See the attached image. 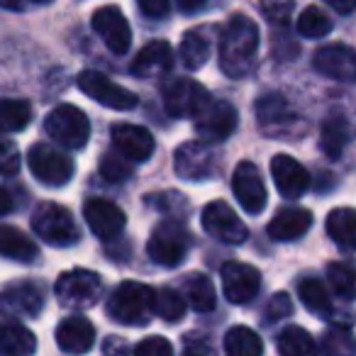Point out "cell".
Masks as SVG:
<instances>
[{"instance_id": "cell-1", "label": "cell", "mask_w": 356, "mask_h": 356, "mask_svg": "<svg viewBox=\"0 0 356 356\" xmlns=\"http://www.w3.org/2000/svg\"><path fill=\"white\" fill-rule=\"evenodd\" d=\"M259 51V27L247 15H232L220 37V69L229 79H242L254 69Z\"/></svg>"}, {"instance_id": "cell-2", "label": "cell", "mask_w": 356, "mask_h": 356, "mask_svg": "<svg viewBox=\"0 0 356 356\" xmlns=\"http://www.w3.org/2000/svg\"><path fill=\"white\" fill-rule=\"evenodd\" d=\"M108 315L120 325H147L154 315V291L137 281L120 283L108 298Z\"/></svg>"}, {"instance_id": "cell-3", "label": "cell", "mask_w": 356, "mask_h": 356, "mask_svg": "<svg viewBox=\"0 0 356 356\" xmlns=\"http://www.w3.org/2000/svg\"><path fill=\"white\" fill-rule=\"evenodd\" d=\"M32 229L49 247H74L81 239V229L74 215L56 203H42L32 215Z\"/></svg>"}, {"instance_id": "cell-4", "label": "cell", "mask_w": 356, "mask_h": 356, "mask_svg": "<svg viewBox=\"0 0 356 356\" xmlns=\"http://www.w3.org/2000/svg\"><path fill=\"white\" fill-rule=\"evenodd\" d=\"M56 298L71 310H88L103 296V278L88 268H71L56 281Z\"/></svg>"}, {"instance_id": "cell-5", "label": "cell", "mask_w": 356, "mask_h": 356, "mask_svg": "<svg viewBox=\"0 0 356 356\" xmlns=\"http://www.w3.org/2000/svg\"><path fill=\"white\" fill-rule=\"evenodd\" d=\"M191 232L186 229L184 222H178V220H163L156 229L152 232L147 244V252L159 266H178V264L184 261L186 254L191 249Z\"/></svg>"}, {"instance_id": "cell-6", "label": "cell", "mask_w": 356, "mask_h": 356, "mask_svg": "<svg viewBox=\"0 0 356 356\" xmlns=\"http://www.w3.org/2000/svg\"><path fill=\"white\" fill-rule=\"evenodd\" d=\"M44 129L56 144L66 149H83L90 139V122L76 105H56L44 120Z\"/></svg>"}, {"instance_id": "cell-7", "label": "cell", "mask_w": 356, "mask_h": 356, "mask_svg": "<svg viewBox=\"0 0 356 356\" xmlns=\"http://www.w3.org/2000/svg\"><path fill=\"white\" fill-rule=\"evenodd\" d=\"M27 166H30L32 176L44 186H51V188H59V186H66L74 178V161L66 156L64 152H59L51 144H35L27 152Z\"/></svg>"}, {"instance_id": "cell-8", "label": "cell", "mask_w": 356, "mask_h": 356, "mask_svg": "<svg viewBox=\"0 0 356 356\" xmlns=\"http://www.w3.org/2000/svg\"><path fill=\"white\" fill-rule=\"evenodd\" d=\"M257 120L259 127L268 134V137H298L305 132V120H300L291 110L288 100L278 93H268L259 98L257 103Z\"/></svg>"}, {"instance_id": "cell-9", "label": "cell", "mask_w": 356, "mask_h": 356, "mask_svg": "<svg viewBox=\"0 0 356 356\" xmlns=\"http://www.w3.org/2000/svg\"><path fill=\"white\" fill-rule=\"evenodd\" d=\"M220 156L213 147H210L208 139L203 142H186L176 149L173 154V171L176 176L186 178V181H205V178H213L218 173Z\"/></svg>"}, {"instance_id": "cell-10", "label": "cell", "mask_w": 356, "mask_h": 356, "mask_svg": "<svg viewBox=\"0 0 356 356\" xmlns=\"http://www.w3.org/2000/svg\"><path fill=\"white\" fill-rule=\"evenodd\" d=\"M237 122H239L237 110L227 100H218L213 95L193 115L195 132L203 139H208V142H225L237 129Z\"/></svg>"}, {"instance_id": "cell-11", "label": "cell", "mask_w": 356, "mask_h": 356, "mask_svg": "<svg viewBox=\"0 0 356 356\" xmlns=\"http://www.w3.org/2000/svg\"><path fill=\"white\" fill-rule=\"evenodd\" d=\"M163 108L171 118H191L203 108L210 93L193 79H171L161 86Z\"/></svg>"}, {"instance_id": "cell-12", "label": "cell", "mask_w": 356, "mask_h": 356, "mask_svg": "<svg viewBox=\"0 0 356 356\" xmlns=\"http://www.w3.org/2000/svg\"><path fill=\"white\" fill-rule=\"evenodd\" d=\"M79 88L81 93H86L88 98H93L95 103L105 105L110 110H132L137 108L139 98L132 90L118 86L113 79H108L100 71H83L79 76Z\"/></svg>"}, {"instance_id": "cell-13", "label": "cell", "mask_w": 356, "mask_h": 356, "mask_svg": "<svg viewBox=\"0 0 356 356\" xmlns=\"http://www.w3.org/2000/svg\"><path fill=\"white\" fill-rule=\"evenodd\" d=\"M203 229L210 234V237L220 239L225 244H244L249 237L247 225L239 220V215L229 208L222 200H213L203 208Z\"/></svg>"}, {"instance_id": "cell-14", "label": "cell", "mask_w": 356, "mask_h": 356, "mask_svg": "<svg viewBox=\"0 0 356 356\" xmlns=\"http://www.w3.org/2000/svg\"><path fill=\"white\" fill-rule=\"evenodd\" d=\"M44 307V293L32 281L8 283L0 291V315L6 317H37Z\"/></svg>"}, {"instance_id": "cell-15", "label": "cell", "mask_w": 356, "mask_h": 356, "mask_svg": "<svg viewBox=\"0 0 356 356\" xmlns=\"http://www.w3.org/2000/svg\"><path fill=\"white\" fill-rule=\"evenodd\" d=\"M93 30L105 42V47L118 56H122L132 44V30H129L127 17L115 6L98 8L93 13Z\"/></svg>"}, {"instance_id": "cell-16", "label": "cell", "mask_w": 356, "mask_h": 356, "mask_svg": "<svg viewBox=\"0 0 356 356\" xmlns=\"http://www.w3.org/2000/svg\"><path fill=\"white\" fill-rule=\"evenodd\" d=\"M312 66L317 74L339 81V83H354L356 81V51L344 44L320 47L312 56Z\"/></svg>"}, {"instance_id": "cell-17", "label": "cell", "mask_w": 356, "mask_h": 356, "mask_svg": "<svg viewBox=\"0 0 356 356\" xmlns=\"http://www.w3.org/2000/svg\"><path fill=\"white\" fill-rule=\"evenodd\" d=\"M232 191L237 195L239 205L249 215H259L266 208V186H264L261 173H259V168L252 161L237 163L232 176Z\"/></svg>"}, {"instance_id": "cell-18", "label": "cell", "mask_w": 356, "mask_h": 356, "mask_svg": "<svg viewBox=\"0 0 356 356\" xmlns=\"http://www.w3.org/2000/svg\"><path fill=\"white\" fill-rule=\"evenodd\" d=\"M83 218H86V225H88L90 232H93L95 237L105 239V242L118 237V234L124 229V225H127V218H124L122 210H120L115 203L103 200V198L86 200Z\"/></svg>"}, {"instance_id": "cell-19", "label": "cell", "mask_w": 356, "mask_h": 356, "mask_svg": "<svg viewBox=\"0 0 356 356\" xmlns=\"http://www.w3.org/2000/svg\"><path fill=\"white\" fill-rule=\"evenodd\" d=\"M261 288V273L249 264L229 261L222 266V291L225 298L234 305L249 302Z\"/></svg>"}, {"instance_id": "cell-20", "label": "cell", "mask_w": 356, "mask_h": 356, "mask_svg": "<svg viewBox=\"0 0 356 356\" xmlns=\"http://www.w3.org/2000/svg\"><path fill=\"white\" fill-rule=\"evenodd\" d=\"M271 176H273V181H276L278 193L288 200H298L310 188V173H307V168L300 166V161H296V159L288 156V154L273 156Z\"/></svg>"}, {"instance_id": "cell-21", "label": "cell", "mask_w": 356, "mask_h": 356, "mask_svg": "<svg viewBox=\"0 0 356 356\" xmlns=\"http://www.w3.org/2000/svg\"><path fill=\"white\" fill-rule=\"evenodd\" d=\"M110 134H113V147L132 161H147L154 154L152 132L139 124H115Z\"/></svg>"}, {"instance_id": "cell-22", "label": "cell", "mask_w": 356, "mask_h": 356, "mask_svg": "<svg viewBox=\"0 0 356 356\" xmlns=\"http://www.w3.org/2000/svg\"><path fill=\"white\" fill-rule=\"evenodd\" d=\"M95 341V327L86 317H66L56 327V344L66 354H86Z\"/></svg>"}, {"instance_id": "cell-23", "label": "cell", "mask_w": 356, "mask_h": 356, "mask_svg": "<svg viewBox=\"0 0 356 356\" xmlns=\"http://www.w3.org/2000/svg\"><path fill=\"white\" fill-rule=\"evenodd\" d=\"M312 213L305 208H286L278 210L268 222V237L276 242H296L310 229Z\"/></svg>"}, {"instance_id": "cell-24", "label": "cell", "mask_w": 356, "mask_h": 356, "mask_svg": "<svg viewBox=\"0 0 356 356\" xmlns=\"http://www.w3.org/2000/svg\"><path fill=\"white\" fill-rule=\"evenodd\" d=\"M173 66V51L168 47V42L154 40L134 56L132 61V74L139 79H154V76H161L166 71H171Z\"/></svg>"}, {"instance_id": "cell-25", "label": "cell", "mask_w": 356, "mask_h": 356, "mask_svg": "<svg viewBox=\"0 0 356 356\" xmlns=\"http://www.w3.org/2000/svg\"><path fill=\"white\" fill-rule=\"evenodd\" d=\"M0 257L20 264H32L40 259V249L22 229L10 227V225H0Z\"/></svg>"}, {"instance_id": "cell-26", "label": "cell", "mask_w": 356, "mask_h": 356, "mask_svg": "<svg viewBox=\"0 0 356 356\" xmlns=\"http://www.w3.org/2000/svg\"><path fill=\"white\" fill-rule=\"evenodd\" d=\"M37 351V337L13 320H0V354L27 356Z\"/></svg>"}, {"instance_id": "cell-27", "label": "cell", "mask_w": 356, "mask_h": 356, "mask_svg": "<svg viewBox=\"0 0 356 356\" xmlns=\"http://www.w3.org/2000/svg\"><path fill=\"white\" fill-rule=\"evenodd\" d=\"M349 144V122L344 115L332 113L325 118L320 129V147L330 159H339Z\"/></svg>"}, {"instance_id": "cell-28", "label": "cell", "mask_w": 356, "mask_h": 356, "mask_svg": "<svg viewBox=\"0 0 356 356\" xmlns=\"http://www.w3.org/2000/svg\"><path fill=\"white\" fill-rule=\"evenodd\" d=\"M184 298L195 312H213L218 305V293L205 273H188L184 281Z\"/></svg>"}, {"instance_id": "cell-29", "label": "cell", "mask_w": 356, "mask_h": 356, "mask_svg": "<svg viewBox=\"0 0 356 356\" xmlns=\"http://www.w3.org/2000/svg\"><path fill=\"white\" fill-rule=\"evenodd\" d=\"M327 234L341 249L356 252V210L337 208L327 215Z\"/></svg>"}, {"instance_id": "cell-30", "label": "cell", "mask_w": 356, "mask_h": 356, "mask_svg": "<svg viewBox=\"0 0 356 356\" xmlns=\"http://www.w3.org/2000/svg\"><path fill=\"white\" fill-rule=\"evenodd\" d=\"M32 122V105L22 98H0V132H22Z\"/></svg>"}, {"instance_id": "cell-31", "label": "cell", "mask_w": 356, "mask_h": 356, "mask_svg": "<svg viewBox=\"0 0 356 356\" xmlns=\"http://www.w3.org/2000/svg\"><path fill=\"white\" fill-rule=\"evenodd\" d=\"M225 351L229 356H259L264 351V341L249 327H232L225 334Z\"/></svg>"}, {"instance_id": "cell-32", "label": "cell", "mask_w": 356, "mask_h": 356, "mask_svg": "<svg viewBox=\"0 0 356 356\" xmlns=\"http://www.w3.org/2000/svg\"><path fill=\"white\" fill-rule=\"evenodd\" d=\"M298 293H300L302 305L310 312H315V315H320V317L332 315V298L322 281H317V278H305V281L298 283Z\"/></svg>"}, {"instance_id": "cell-33", "label": "cell", "mask_w": 356, "mask_h": 356, "mask_svg": "<svg viewBox=\"0 0 356 356\" xmlns=\"http://www.w3.org/2000/svg\"><path fill=\"white\" fill-rule=\"evenodd\" d=\"M278 351L283 356H305V354H312L317 349L315 339L310 337V332L302 330L298 325H291L278 334V341H276Z\"/></svg>"}, {"instance_id": "cell-34", "label": "cell", "mask_w": 356, "mask_h": 356, "mask_svg": "<svg viewBox=\"0 0 356 356\" xmlns=\"http://www.w3.org/2000/svg\"><path fill=\"white\" fill-rule=\"evenodd\" d=\"M181 59L191 71L203 69L205 61L210 59V44L205 40V35H200L195 30L186 32L184 40H181Z\"/></svg>"}, {"instance_id": "cell-35", "label": "cell", "mask_w": 356, "mask_h": 356, "mask_svg": "<svg viewBox=\"0 0 356 356\" xmlns=\"http://www.w3.org/2000/svg\"><path fill=\"white\" fill-rule=\"evenodd\" d=\"M154 315H159L166 322H178L186 315V298L184 293L173 288H161L154 291Z\"/></svg>"}, {"instance_id": "cell-36", "label": "cell", "mask_w": 356, "mask_h": 356, "mask_svg": "<svg viewBox=\"0 0 356 356\" xmlns=\"http://www.w3.org/2000/svg\"><path fill=\"white\" fill-rule=\"evenodd\" d=\"M134 173V161L127 159L122 152L113 149V152H105L100 156V176L110 184H122L127 178H132Z\"/></svg>"}, {"instance_id": "cell-37", "label": "cell", "mask_w": 356, "mask_h": 356, "mask_svg": "<svg viewBox=\"0 0 356 356\" xmlns=\"http://www.w3.org/2000/svg\"><path fill=\"white\" fill-rule=\"evenodd\" d=\"M296 27H298V35L307 37V40H320V37H325L332 32V20L320 10V8L310 6L300 13Z\"/></svg>"}, {"instance_id": "cell-38", "label": "cell", "mask_w": 356, "mask_h": 356, "mask_svg": "<svg viewBox=\"0 0 356 356\" xmlns=\"http://www.w3.org/2000/svg\"><path fill=\"white\" fill-rule=\"evenodd\" d=\"M327 278H330V286L339 293L346 300H354L356 298V268L349 264H330L327 266Z\"/></svg>"}, {"instance_id": "cell-39", "label": "cell", "mask_w": 356, "mask_h": 356, "mask_svg": "<svg viewBox=\"0 0 356 356\" xmlns=\"http://www.w3.org/2000/svg\"><path fill=\"white\" fill-rule=\"evenodd\" d=\"M147 205L163 215H171V218H181V215L188 213V198L176 191H163V193H149Z\"/></svg>"}, {"instance_id": "cell-40", "label": "cell", "mask_w": 356, "mask_h": 356, "mask_svg": "<svg viewBox=\"0 0 356 356\" xmlns=\"http://www.w3.org/2000/svg\"><path fill=\"white\" fill-rule=\"evenodd\" d=\"M293 0H259V10L271 25H288L293 15Z\"/></svg>"}, {"instance_id": "cell-41", "label": "cell", "mask_w": 356, "mask_h": 356, "mask_svg": "<svg viewBox=\"0 0 356 356\" xmlns=\"http://www.w3.org/2000/svg\"><path fill=\"white\" fill-rule=\"evenodd\" d=\"M20 149L15 142L0 134V176H15L20 171Z\"/></svg>"}, {"instance_id": "cell-42", "label": "cell", "mask_w": 356, "mask_h": 356, "mask_svg": "<svg viewBox=\"0 0 356 356\" xmlns=\"http://www.w3.org/2000/svg\"><path fill=\"white\" fill-rule=\"evenodd\" d=\"M134 354L137 356H168L173 354L171 341H166L163 337H149V339L139 341L134 346Z\"/></svg>"}, {"instance_id": "cell-43", "label": "cell", "mask_w": 356, "mask_h": 356, "mask_svg": "<svg viewBox=\"0 0 356 356\" xmlns=\"http://www.w3.org/2000/svg\"><path fill=\"white\" fill-rule=\"evenodd\" d=\"M293 312V302L286 293H273L271 300L266 305V317L268 322H276V320H283V317H291Z\"/></svg>"}, {"instance_id": "cell-44", "label": "cell", "mask_w": 356, "mask_h": 356, "mask_svg": "<svg viewBox=\"0 0 356 356\" xmlns=\"http://www.w3.org/2000/svg\"><path fill=\"white\" fill-rule=\"evenodd\" d=\"M325 351H356V341L349 337V332H330L325 337Z\"/></svg>"}, {"instance_id": "cell-45", "label": "cell", "mask_w": 356, "mask_h": 356, "mask_svg": "<svg viewBox=\"0 0 356 356\" xmlns=\"http://www.w3.org/2000/svg\"><path fill=\"white\" fill-rule=\"evenodd\" d=\"M139 10L144 13L147 17L152 20H159V17H166L168 15V0H137Z\"/></svg>"}, {"instance_id": "cell-46", "label": "cell", "mask_w": 356, "mask_h": 356, "mask_svg": "<svg viewBox=\"0 0 356 356\" xmlns=\"http://www.w3.org/2000/svg\"><path fill=\"white\" fill-rule=\"evenodd\" d=\"M176 6L181 8V13H186V15H195V13H200L208 6V0H176Z\"/></svg>"}, {"instance_id": "cell-47", "label": "cell", "mask_w": 356, "mask_h": 356, "mask_svg": "<svg viewBox=\"0 0 356 356\" xmlns=\"http://www.w3.org/2000/svg\"><path fill=\"white\" fill-rule=\"evenodd\" d=\"M327 6H332L337 13H341V15H349V13L356 10V0H325Z\"/></svg>"}, {"instance_id": "cell-48", "label": "cell", "mask_w": 356, "mask_h": 356, "mask_svg": "<svg viewBox=\"0 0 356 356\" xmlns=\"http://www.w3.org/2000/svg\"><path fill=\"white\" fill-rule=\"evenodd\" d=\"M13 210V198H10V193H8L6 188H0V218L3 215H8Z\"/></svg>"}, {"instance_id": "cell-49", "label": "cell", "mask_w": 356, "mask_h": 356, "mask_svg": "<svg viewBox=\"0 0 356 356\" xmlns=\"http://www.w3.org/2000/svg\"><path fill=\"white\" fill-rule=\"evenodd\" d=\"M103 349L108 351V354H110V351H127V344H124V341H120V339H115V337H113L110 341H105Z\"/></svg>"}, {"instance_id": "cell-50", "label": "cell", "mask_w": 356, "mask_h": 356, "mask_svg": "<svg viewBox=\"0 0 356 356\" xmlns=\"http://www.w3.org/2000/svg\"><path fill=\"white\" fill-rule=\"evenodd\" d=\"M32 3H40V6H44V3H51V0H32Z\"/></svg>"}]
</instances>
